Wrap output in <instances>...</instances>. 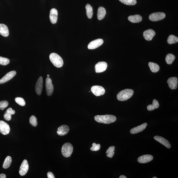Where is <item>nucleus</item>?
<instances>
[{"instance_id":"1","label":"nucleus","mask_w":178,"mask_h":178,"mask_svg":"<svg viewBox=\"0 0 178 178\" xmlns=\"http://www.w3.org/2000/svg\"><path fill=\"white\" fill-rule=\"evenodd\" d=\"M94 120L100 123L109 124L116 121V118L115 116L109 114L105 115H97L94 117Z\"/></svg>"},{"instance_id":"2","label":"nucleus","mask_w":178,"mask_h":178,"mask_svg":"<svg viewBox=\"0 0 178 178\" xmlns=\"http://www.w3.org/2000/svg\"><path fill=\"white\" fill-rule=\"evenodd\" d=\"M134 91L131 89H125L118 93L117 98L119 101H126L132 97Z\"/></svg>"},{"instance_id":"3","label":"nucleus","mask_w":178,"mask_h":178,"mask_svg":"<svg viewBox=\"0 0 178 178\" xmlns=\"http://www.w3.org/2000/svg\"><path fill=\"white\" fill-rule=\"evenodd\" d=\"M50 60L55 67H62L63 65V61L61 57L55 53L51 54L49 56Z\"/></svg>"},{"instance_id":"4","label":"nucleus","mask_w":178,"mask_h":178,"mask_svg":"<svg viewBox=\"0 0 178 178\" xmlns=\"http://www.w3.org/2000/svg\"><path fill=\"white\" fill-rule=\"evenodd\" d=\"M73 147L72 145L69 143H66L62 146L61 149V153L65 157L68 158L71 157L73 153Z\"/></svg>"},{"instance_id":"5","label":"nucleus","mask_w":178,"mask_h":178,"mask_svg":"<svg viewBox=\"0 0 178 178\" xmlns=\"http://www.w3.org/2000/svg\"><path fill=\"white\" fill-rule=\"evenodd\" d=\"M166 17V14L164 13L158 12L150 14L149 16V19L151 21H157L164 19Z\"/></svg>"},{"instance_id":"6","label":"nucleus","mask_w":178,"mask_h":178,"mask_svg":"<svg viewBox=\"0 0 178 178\" xmlns=\"http://www.w3.org/2000/svg\"><path fill=\"white\" fill-rule=\"evenodd\" d=\"M91 90L93 94L97 96L103 95L105 93V89L101 86H93L91 88Z\"/></svg>"},{"instance_id":"7","label":"nucleus","mask_w":178,"mask_h":178,"mask_svg":"<svg viewBox=\"0 0 178 178\" xmlns=\"http://www.w3.org/2000/svg\"><path fill=\"white\" fill-rule=\"evenodd\" d=\"M45 85L46 94L48 96H50L52 95L54 89L52 80L49 77L46 78Z\"/></svg>"},{"instance_id":"8","label":"nucleus","mask_w":178,"mask_h":178,"mask_svg":"<svg viewBox=\"0 0 178 178\" xmlns=\"http://www.w3.org/2000/svg\"><path fill=\"white\" fill-rule=\"evenodd\" d=\"M9 125L3 121H0V133L3 135H7L9 133Z\"/></svg>"},{"instance_id":"9","label":"nucleus","mask_w":178,"mask_h":178,"mask_svg":"<svg viewBox=\"0 0 178 178\" xmlns=\"http://www.w3.org/2000/svg\"><path fill=\"white\" fill-rule=\"evenodd\" d=\"M108 64L104 61L99 62L95 66V71L97 73H100L105 71L107 69Z\"/></svg>"},{"instance_id":"10","label":"nucleus","mask_w":178,"mask_h":178,"mask_svg":"<svg viewBox=\"0 0 178 178\" xmlns=\"http://www.w3.org/2000/svg\"><path fill=\"white\" fill-rule=\"evenodd\" d=\"M104 41L102 39H98L95 40L89 44L88 48L90 50L94 49L102 45Z\"/></svg>"},{"instance_id":"11","label":"nucleus","mask_w":178,"mask_h":178,"mask_svg":"<svg viewBox=\"0 0 178 178\" xmlns=\"http://www.w3.org/2000/svg\"><path fill=\"white\" fill-rule=\"evenodd\" d=\"M29 165L28 162L26 160H23L19 170V173L21 175H25L29 170Z\"/></svg>"},{"instance_id":"12","label":"nucleus","mask_w":178,"mask_h":178,"mask_svg":"<svg viewBox=\"0 0 178 178\" xmlns=\"http://www.w3.org/2000/svg\"><path fill=\"white\" fill-rule=\"evenodd\" d=\"M16 72L12 71L6 74L4 77L0 80V84H3L7 82L13 78L16 75Z\"/></svg>"},{"instance_id":"13","label":"nucleus","mask_w":178,"mask_h":178,"mask_svg":"<svg viewBox=\"0 0 178 178\" xmlns=\"http://www.w3.org/2000/svg\"><path fill=\"white\" fill-rule=\"evenodd\" d=\"M43 87V79L42 76H40L38 80L35 85V91L37 95H41Z\"/></svg>"},{"instance_id":"14","label":"nucleus","mask_w":178,"mask_h":178,"mask_svg":"<svg viewBox=\"0 0 178 178\" xmlns=\"http://www.w3.org/2000/svg\"><path fill=\"white\" fill-rule=\"evenodd\" d=\"M70 130L69 127L66 125H63L59 126L57 130V133L60 136H64L68 133Z\"/></svg>"},{"instance_id":"15","label":"nucleus","mask_w":178,"mask_h":178,"mask_svg":"<svg viewBox=\"0 0 178 178\" xmlns=\"http://www.w3.org/2000/svg\"><path fill=\"white\" fill-rule=\"evenodd\" d=\"M155 35V32L152 29L147 30L143 33V37L147 41H151Z\"/></svg>"},{"instance_id":"16","label":"nucleus","mask_w":178,"mask_h":178,"mask_svg":"<svg viewBox=\"0 0 178 178\" xmlns=\"http://www.w3.org/2000/svg\"><path fill=\"white\" fill-rule=\"evenodd\" d=\"M58 12L55 8H52L50 11V19L51 22L52 24H55L58 20Z\"/></svg>"},{"instance_id":"17","label":"nucleus","mask_w":178,"mask_h":178,"mask_svg":"<svg viewBox=\"0 0 178 178\" xmlns=\"http://www.w3.org/2000/svg\"><path fill=\"white\" fill-rule=\"evenodd\" d=\"M169 88L171 90H175L177 88L178 84L177 78L175 77L169 78L167 80Z\"/></svg>"},{"instance_id":"18","label":"nucleus","mask_w":178,"mask_h":178,"mask_svg":"<svg viewBox=\"0 0 178 178\" xmlns=\"http://www.w3.org/2000/svg\"><path fill=\"white\" fill-rule=\"evenodd\" d=\"M153 159V156L150 155H145L140 156L137 159V161L139 163L144 164L151 161Z\"/></svg>"},{"instance_id":"19","label":"nucleus","mask_w":178,"mask_h":178,"mask_svg":"<svg viewBox=\"0 0 178 178\" xmlns=\"http://www.w3.org/2000/svg\"><path fill=\"white\" fill-rule=\"evenodd\" d=\"M154 139L156 141L162 144L163 145H164L165 147H166L167 148H171V146L170 143H169V141L165 139L164 137L156 135V136L154 137Z\"/></svg>"},{"instance_id":"20","label":"nucleus","mask_w":178,"mask_h":178,"mask_svg":"<svg viewBox=\"0 0 178 178\" xmlns=\"http://www.w3.org/2000/svg\"><path fill=\"white\" fill-rule=\"evenodd\" d=\"M147 124L146 123L140 125L135 128L131 129L130 131V132L131 134H134L138 133L143 131L146 128L147 126Z\"/></svg>"},{"instance_id":"21","label":"nucleus","mask_w":178,"mask_h":178,"mask_svg":"<svg viewBox=\"0 0 178 178\" xmlns=\"http://www.w3.org/2000/svg\"><path fill=\"white\" fill-rule=\"evenodd\" d=\"M0 34L4 37H7L9 35V31L7 25L0 24Z\"/></svg>"},{"instance_id":"22","label":"nucleus","mask_w":178,"mask_h":178,"mask_svg":"<svg viewBox=\"0 0 178 178\" xmlns=\"http://www.w3.org/2000/svg\"><path fill=\"white\" fill-rule=\"evenodd\" d=\"M15 113V110H13L12 108H9L8 109L4 115V118L6 120L10 121L11 120V115H13Z\"/></svg>"},{"instance_id":"23","label":"nucleus","mask_w":178,"mask_h":178,"mask_svg":"<svg viewBox=\"0 0 178 178\" xmlns=\"http://www.w3.org/2000/svg\"><path fill=\"white\" fill-rule=\"evenodd\" d=\"M128 20L133 23H138L141 22L142 20V17L139 15H135L129 16L128 17Z\"/></svg>"},{"instance_id":"24","label":"nucleus","mask_w":178,"mask_h":178,"mask_svg":"<svg viewBox=\"0 0 178 178\" xmlns=\"http://www.w3.org/2000/svg\"><path fill=\"white\" fill-rule=\"evenodd\" d=\"M106 12L105 8L103 7H100L98 8L97 12V18L98 20H102L106 15Z\"/></svg>"},{"instance_id":"25","label":"nucleus","mask_w":178,"mask_h":178,"mask_svg":"<svg viewBox=\"0 0 178 178\" xmlns=\"http://www.w3.org/2000/svg\"><path fill=\"white\" fill-rule=\"evenodd\" d=\"M148 66L151 71L153 73L157 72L159 70V66L157 63L150 62L148 63Z\"/></svg>"},{"instance_id":"26","label":"nucleus","mask_w":178,"mask_h":178,"mask_svg":"<svg viewBox=\"0 0 178 178\" xmlns=\"http://www.w3.org/2000/svg\"><path fill=\"white\" fill-rule=\"evenodd\" d=\"M159 106V104L158 101L156 100V99H154L152 104L147 106V109L149 111H152L155 109L158 108Z\"/></svg>"},{"instance_id":"27","label":"nucleus","mask_w":178,"mask_h":178,"mask_svg":"<svg viewBox=\"0 0 178 178\" xmlns=\"http://www.w3.org/2000/svg\"><path fill=\"white\" fill-rule=\"evenodd\" d=\"M86 13L88 17L90 19L92 18L93 15V8L90 4H87L86 6Z\"/></svg>"},{"instance_id":"28","label":"nucleus","mask_w":178,"mask_h":178,"mask_svg":"<svg viewBox=\"0 0 178 178\" xmlns=\"http://www.w3.org/2000/svg\"><path fill=\"white\" fill-rule=\"evenodd\" d=\"M12 161V158L10 156H8L5 159L3 164L4 169H7L10 166Z\"/></svg>"},{"instance_id":"29","label":"nucleus","mask_w":178,"mask_h":178,"mask_svg":"<svg viewBox=\"0 0 178 178\" xmlns=\"http://www.w3.org/2000/svg\"><path fill=\"white\" fill-rule=\"evenodd\" d=\"M175 57L174 55L171 54H169L166 56L165 60L167 64H171L175 60Z\"/></svg>"},{"instance_id":"30","label":"nucleus","mask_w":178,"mask_h":178,"mask_svg":"<svg viewBox=\"0 0 178 178\" xmlns=\"http://www.w3.org/2000/svg\"><path fill=\"white\" fill-rule=\"evenodd\" d=\"M178 42V37L173 35H169L167 39V42L169 44H175Z\"/></svg>"},{"instance_id":"31","label":"nucleus","mask_w":178,"mask_h":178,"mask_svg":"<svg viewBox=\"0 0 178 178\" xmlns=\"http://www.w3.org/2000/svg\"><path fill=\"white\" fill-rule=\"evenodd\" d=\"M114 150H115V147L114 146H112L110 147L106 151V153L107 154V156L110 158L113 157L114 154Z\"/></svg>"},{"instance_id":"32","label":"nucleus","mask_w":178,"mask_h":178,"mask_svg":"<svg viewBox=\"0 0 178 178\" xmlns=\"http://www.w3.org/2000/svg\"><path fill=\"white\" fill-rule=\"evenodd\" d=\"M122 3L128 5H134L137 3L136 0H119Z\"/></svg>"},{"instance_id":"33","label":"nucleus","mask_w":178,"mask_h":178,"mask_svg":"<svg viewBox=\"0 0 178 178\" xmlns=\"http://www.w3.org/2000/svg\"><path fill=\"white\" fill-rule=\"evenodd\" d=\"M30 123L32 126L36 127L37 126V118L34 116H31L29 119Z\"/></svg>"},{"instance_id":"34","label":"nucleus","mask_w":178,"mask_h":178,"mask_svg":"<svg viewBox=\"0 0 178 178\" xmlns=\"http://www.w3.org/2000/svg\"><path fill=\"white\" fill-rule=\"evenodd\" d=\"M9 62L10 60L9 59L0 56V64L5 66L8 65Z\"/></svg>"},{"instance_id":"35","label":"nucleus","mask_w":178,"mask_h":178,"mask_svg":"<svg viewBox=\"0 0 178 178\" xmlns=\"http://www.w3.org/2000/svg\"><path fill=\"white\" fill-rule=\"evenodd\" d=\"M15 101L19 105L22 106H24L25 105V102L24 99L21 97H17L15 99Z\"/></svg>"},{"instance_id":"36","label":"nucleus","mask_w":178,"mask_h":178,"mask_svg":"<svg viewBox=\"0 0 178 178\" xmlns=\"http://www.w3.org/2000/svg\"><path fill=\"white\" fill-rule=\"evenodd\" d=\"M9 103L6 100L2 101L0 102V110H3L7 107Z\"/></svg>"},{"instance_id":"37","label":"nucleus","mask_w":178,"mask_h":178,"mask_svg":"<svg viewBox=\"0 0 178 178\" xmlns=\"http://www.w3.org/2000/svg\"><path fill=\"white\" fill-rule=\"evenodd\" d=\"M92 147L90 148L91 150L92 151H97L100 149L101 146L100 144H96L94 143L92 144Z\"/></svg>"},{"instance_id":"38","label":"nucleus","mask_w":178,"mask_h":178,"mask_svg":"<svg viewBox=\"0 0 178 178\" xmlns=\"http://www.w3.org/2000/svg\"><path fill=\"white\" fill-rule=\"evenodd\" d=\"M48 178H54V176L53 174L51 172H48L47 174Z\"/></svg>"},{"instance_id":"39","label":"nucleus","mask_w":178,"mask_h":178,"mask_svg":"<svg viewBox=\"0 0 178 178\" xmlns=\"http://www.w3.org/2000/svg\"><path fill=\"white\" fill-rule=\"evenodd\" d=\"M6 175L5 174L2 173L0 174V178H6Z\"/></svg>"},{"instance_id":"40","label":"nucleus","mask_w":178,"mask_h":178,"mask_svg":"<svg viewBox=\"0 0 178 178\" xmlns=\"http://www.w3.org/2000/svg\"><path fill=\"white\" fill-rule=\"evenodd\" d=\"M127 177L124 175H122L120 176L119 178H126Z\"/></svg>"},{"instance_id":"41","label":"nucleus","mask_w":178,"mask_h":178,"mask_svg":"<svg viewBox=\"0 0 178 178\" xmlns=\"http://www.w3.org/2000/svg\"><path fill=\"white\" fill-rule=\"evenodd\" d=\"M47 76L48 77H49V76H50V75H48H48H47Z\"/></svg>"},{"instance_id":"42","label":"nucleus","mask_w":178,"mask_h":178,"mask_svg":"<svg viewBox=\"0 0 178 178\" xmlns=\"http://www.w3.org/2000/svg\"><path fill=\"white\" fill-rule=\"evenodd\" d=\"M152 178H157V177H152Z\"/></svg>"}]
</instances>
